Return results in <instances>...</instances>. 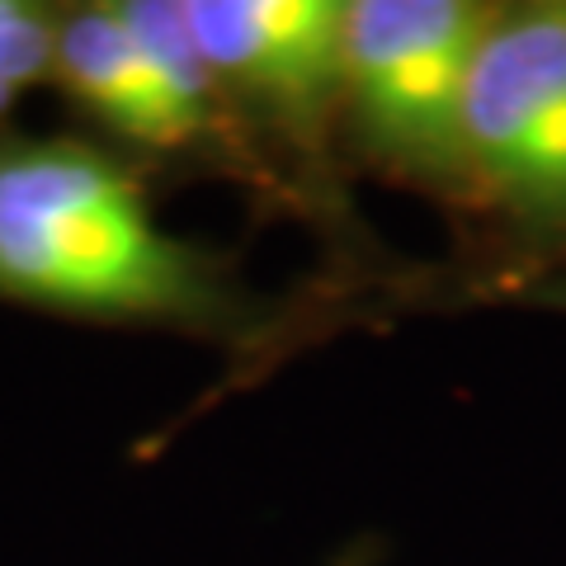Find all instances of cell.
<instances>
[{
  "label": "cell",
  "mask_w": 566,
  "mask_h": 566,
  "mask_svg": "<svg viewBox=\"0 0 566 566\" xmlns=\"http://www.w3.org/2000/svg\"><path fill=\"white\" fill-rule=\"evenodd\" d=\"M0 297L208 340L264 326L232 264L166 232L133 166L81 137H0Z\"/></svg>",
  "instance_id": "1"
},
{
  "label": "cell",
  "mask_w": 566,
  "mask_h": 566,
  "mask_svg": "<svg viewBox=\"0 0 566 566\" xmlns=\"http://www.w3.org/2000/svg\"><path fill=\"white\" fill-rule=\"evenodd\" d=\"M491 6L345 0V128L368 161L472 208L463 109Z\"/></svg>",
  "instance_id": "2"
},
{
  "label": "cell",
  "mask_w": 566,
  "mask_h": 566,
  "mask_svg": "<svg viewBox=\"0 0 566 566\" xmlns=\"http://www.w3.org/2000/svg\"><path fill=\"white\" fill-rule=\"evenodd\" d=\"M463 142L472 208L495 212L538 264H566V0L491 6Z\"/></svg>",
  "instance_id": "3"
},
{
  "label": "cell",
  "mask_w": 566,
  "mask_h": 566,
  "mask_svg": "<svg viewBox=\"0 0 566 566\" xmlns=\"http://www.w3.org/2000/svg\"><path fill=\"white\" fill-rule=\"evenodd\" d=\"M52 81L114 142L147 156L227 137V99L193 48L185 0H95L57 10Z\"/></svg>",
  "instance_id": "4"
},
{
  "label": "cell",
  "mask_w": 566,
  "mask_h": 566,
  "mask_svg": "<svg viewBox=\"0 0 566 566\" xmlns=\"http://www.w3.org/2000/svg\"><path fill=\"white\" fill-rule=\"evenodd\" d=\"M193 48L232 114L322 156L345 123V0H185Z\"/></svg>",
  "instance_id": "5"
},
{
  "label": "cell",
  "mask_w": 566,
  "mask_h": 566,
  "mask_svg": "<svg viewBox=\"0 0 566 566\" xmlns=\"http://www.w3.org/2000/svg\"><path fill=\"white\" fill-rule=\"evenodd\" d=\"M52 39H57V10L0 0V123L24 91L52 81Z\"/></svg>",
  "instance_id": "6"
},
{
  "label": "cell",
  "mask_w": 566,
  "mask_h": 566,
  "mask_svg": "<svg viewBox=\"0 0 566 566\" xmlns=\"http://www.w3.org/2000/svg\"><path fill=\"white\" fill-rule=\"evenodd\" d=\"M505 293L515 297V303L566 316V264H534V270H520L515 279H505Z\"/></svg>",
  "instance_id": "7"
}]
</instances>
